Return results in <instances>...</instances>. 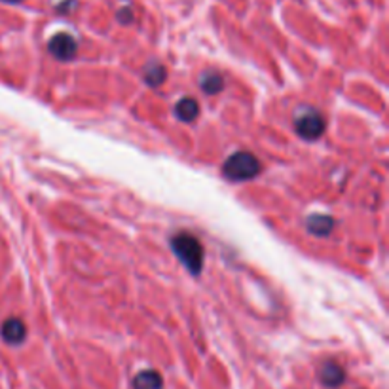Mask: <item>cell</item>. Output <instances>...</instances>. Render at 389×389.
<instances>
[{"label":"cell","mask_w":389,"mask_h":389,"mask_svg":"<svg viewBox=\"0 0 389 389\" xmlns=\"http://www.w3.org/2000/svg\"><path fill=\"white\" fill-rule=\"evenodd\" d=\"M171 249L175 255L179 256V261L186 266L190 274L198 275L204 268V245L199 243L196 236H192L188 232H180L177 236H173Z\"/></svg>","instance_id":"6da1fadb"},{"label":"cell","mask_w":389,"mask_h":389,"mask_svg":"<svg viewBox=\"0 0 389 389\" xmlns=\"http://www.w3.org/2000/svg\"><path fill=\"white\" fill-rule=\"evenodd\" d=\"M262 171L261 161L251 152H236L224 161L223 173L230 180H251Z\"/></svg>","instance_id":"7a4b0ae2"},{"label":"cell","mask_w":389,"mask_h":389,"mask_svg":"<svg viewBox=\"0 0 389 389\" xmlns=\"http://www.w3.org/2000/svg\"><path fill=\"white\" fill-rule=\"evenodd\" d=\"M325 118H323L319 112H315V110H310L306 114H300L298 118H296V121H294L296 133L306 140L319 139L321 135L325 133Z\"/></svg>","instance_id":"3957f363"},{"label":"cell","mask_w":389,"mask_h":389,"mask_svg":"<svg viewBox=\"0 0 389 389\" xmlns=\"http://www.w3.org/2000/svg\"><path fill=\"white\" fill-rule=\"evenodd\" d=\"M48 51L59 61H72L78 53V42L69 32H58L48 42Z\"/></svg>","instance_id":"277c9868"},{"label":"cell","mask_w":389,"mask_h":389,"mask_svg":"<svg viewBox=\"0 0 389 389\" xmlns=\"http://www.w3.org/2000/svg\"><path fill=\"white\" fill-rule=\"evenodd\" d=\"M0 336L10 345H20L27 338V327L25 323L18 317H8L2 327H0Z\"/></svg>","instance_id":"5b68a950"},{"label":"cell","mask_w":389,"mask_h":389,"mask_svg":"<svg viewBox=\"0 0 389 389\" xmlns=\"http://www.w3.org/2000/svg\"><path fill=\"white\" fill-rule=\"evenodd\" d=\"M319 380L327 388H340L345 382V370L334 361H327L319 370Z\"/></svg>","instance_id":"8992f818"},{"label":"cell","mask_w":389,"mask_h":389,"mask_svg":"<svg viewBox=\"0 0 389 389\" xmlns=\"http://www.w3.org/2000/svg\"><path fill=\"white\" fill-rule=\"evenodd\" d=\"M175 116H177L180 121H186V124L194 121L199 116L198 101L192 99V97H183V99L177 103V107H175Z\"/></svg>","instance_id":"52a82bcc"},{"label":"cell","mask_w":389,"mask_h":389,"mask_svg":"<svg viewBox=\"0 0 389 389\" xmlns=\"http://www.w3.org/2000/svg\"><path fill=\"white\" fill-rule=\"evenodd\" d=\"M133 389H161L164 388V380H161L160 372L156 370H143L133 378Z\"/></svg>","instance_id":"ba28073f"},{"label":"cell","mask_w":389,"mask_h":389,"mask_svg":"<svg viewBox=\"0 0 389 389\" xmlns=\"http://www.w3.org/2000/svg\"><path fill=\"white\" fill-rule=\"evenodd\" d=\"M332 224H334V220H332L329 215H312V217L306 220V226L308 230L312 232L313 236H329L332 232Z\"/></svg>","instance_id":"9c48e42d"},{"label":"cell","mask_w":389,"mask_h":389,"mask_svg":"<svg viewBox=\"0 0 389 389\" xmlns=\"http://www.w3.org/2000/svg\"><path fill=\"white\" fill-rule=\"evenodd\" d=\"M199 88L207 93V95H217L224 90V80L217 72H205L204 77L199 78Z\"/></svg>","instance_id":"30bf717a"},{"label":"cell","mask_w":389,"mask_h":389,"mask_svg":"<svg viewBox=\"0 0 389 389\" xmlns=\"http://www.w3.org/2000/svg\"><path fill=\"white\" fill-rule=\"evenodd\" d=\"M167 72H166V67L160 63H150L145 69V82L150 86V88H156V86H160L164 80H166Z\"/></svg>","instance_id":"8fae6325"},{"label":"cell","mask_w":389,"mask_h":389,"mask_svg":"<svg viewBox=\"0 0 389 389\" xmlns=\"http://www.w3.org/2000/svg\"><path fill=\"white\" fill-rule=\"evenodd\" d=\"M116 18H118V21H120V23L128 25V23H131V21H133V10H131V8H121V10H118V12H116Z\"/></svg>","instance_id":"7c38bea8"},{"label":"cell","mask_w":389,"mask_h":389,"mask_svg":"<svg viewBox=\"0 0 389 389\" xmlns=\"http://www.w3.org/2000/svg\"><path fill=\"white\" fill-rule=\"evenodd\" d=\"M4 2H20V0H4Z\"/></svg>","instance_id":"4fadbf2b"}]
</instances>
